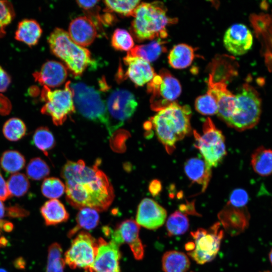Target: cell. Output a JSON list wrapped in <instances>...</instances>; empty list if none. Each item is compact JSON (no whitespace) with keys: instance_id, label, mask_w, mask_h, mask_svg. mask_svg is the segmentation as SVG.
<instances>
[{"instance_id":"obj_32","label":"cell","mask_w":272,"mask_h":272,"mask_svg":"<svg viewBox=\"0 0 272 272\" xmlns=\"http://www.w3.org/2000/svg\"><path fill=\"white\" fill-rule=\"evenodd\" d=\"M189 226L187 217L179 211L171 214L166 222V228L170 236L183 234L188 230Z\"/></svg>"},{"instance_id":"obj_6","label":"cell","mask_w":272,"mask_h":272,"mask_svg":"<svg viewBox=\"0 0 272 272\" xmlns=\"http://www.w3.org/2000/svg\"><path fill=\"white\" fill-rule=\"evenodd\" d=\"M75 108L88 119L104 124L107 128L109 117L106 103L93 87L83 83L70 84Z\"/></svg>"},{"instance_id":"obj_53","label":"cell","mask_w":272,"mask_h":272,"mask_svg":"<svg viewBox=\"0 0 272 272\" xmlns=\"http://www.w3.org/2000/svg\"><path fill=\"white\" fill-rule=\"evenodd\" d=\"M8 243V240L5 237L2 236L0 233V248L7 246Z\"/></svg>"},{"instance_id":"obj_30","label":"cell","mask_w":272,"mask_h":272,"mask_svg":"<svg viewBox=\"0 0 272 272\" xmlns=\"http://www.w3.org/2000/svg\"><path fill=\"white\" fill-rule=\"evenodd\" d=\"M24 156L16 150H7L2 155L0 164L3 169L9 173H16L25 166Z\"/></svg>"},{"instance_id":"obj_25","label":"cell","mask_w":272,"mask_h":272,"mask_svg":"<svg viewBox=\"0 0 272 272\" xmlns=\"http://www.w3.org/2000/svg\"><path fill=\"white\" fill-rule=\"evenodd\" d=\"M194 49L186 44H178L170 50L168 55L169 64L176 69H183L189 66L194 57Z\"/></svg>"},{"instance_id":"obj_5","label":"cell","mask_w":272,"mask_h":272,"mask_svg":"<svg viewBox=\"0 0 272 272\" xmlns=\"http://www.w3.org/2000/svg\"><path fill=\"white\" fill-rule=\"evenodd\" d=\"M235 95L237 110L226 124L238 131L251 129L259 122L261 113V100L259 93L252 86L245 84Z\"/></svg>"},{"instance_id":"obj_21","label":"cell","mask_w":272,"mask_h":272,"mask_svg":"<svg viewBox=\"0 0 272 272\" xmlns=\"http://www.w3.org/2000/svg\"><path fill=\"white\" fill-rule=\"evenodd\" d=\"M201 158L193 157L187 160L184 164L186 176L193 183L202 186L201 190L206 189L212 175V170Z\"/></svg>"},{"instance_id":"obj_23","label":"cell","mask_w":272,"mask_h":272,"mask_svg":"<svg viewBox=\"0 0 272 272\" xmlns=\"http://www.w3.org/2000/svg\"><path fill=\"white\" fill-rule=\"evenodd\" d=\"M42 33V28L37 21L24 19L18 23L15 33V38L32 47L38 43Z\"/></svg>"},{"instance_id":"obj_12","label":"cell","mask_w":272,"mask_h":272,"mask_svg":"<svg viewBox=\"0 0 272 272\" xmlns=\"http://www.w3.org/2000/svg\"><path fill=\"white\" fill-rule=\"evenodd\" d=\"M106 105L109 117L107 129L111 134L132 116L138 102L134 95L129 91L117 89L109 95Z\"/></svg>"},{"instance_id":"obj_1","label":"cell","mask_w":272,"mask_h":272,"mask_svg":"<svg viewBox=\"0 0 272 272\" xmlns=\"http://www.w3.org/2000/svg\"><path fill=\"white\" fill-rule=\"evenodd\" d=\"M99 163L89 167L82 160L69 161L63 167L61 175L65 183L66 199L75 208L102 212L112 203L114 190L107 176L98 169Z\"/></svg>"},{"instance_id":"obj_13","label":"cell","mask_w":272,"mask_h":272,"mask_svg":"<svg viewBox=\"0 0 272 272\" xmlns=\"http://www.w3.org/2000/svg\"><path fill=\"white\" fill-rule=\"evenodd\" d=\"M140 226L131 219L126 220L119 224L111 235L110 241L119 247L127 243L137 260L142 259L144 255V245L139 237Z\"/></svg>"},{"instance_id":"obj_3","label":"cell","mask_w":272,"mask_h":272,"mask_svg":"<svg viewBox=\"0 0 272 272\" xmlns=\"http://www.w3.org/2000/svg\"><path fill=\"white\" fill-rule=\"evenodd\" d=\"M133 17L130 31L138 42L165 38L168 36L167 26L177 21L167 15L166 7L160 2L141 3Z\"/></svg>"},{"instance_id":"obj_2","label":"cell","mask_w":272,"mask_h":272,"mask_svg":"<svg viewBox=\"0 0 272 272\" xmlns=\"http://www.w3.org/2000/svg\"><path fill=\"white\" fill-rule=\"evenodd\" d=\"M191 114L188 105L175 101L151 118L149 122L168 153H172L176 143L190 133Z\"/></svg>"},{"instance_id":"obj_18","label":"cell","mask_w":272,"mask_h":272,"mask_svg":"<svg viewBox=\"0 0 272 272\" xmlns=\"http://www.w3.org/2000/svg\"><path fill=\"white\" fill-rule=\"evenodd\" d=\"M67 75L66 67L61 63L55 60L46 61L40 71L33 74L35 81L48 88L61 85L66 80Z\"/></svg>"},{"instance_id":"obj_44","label":"cell","mask_w":272,"mask_h":272,"mask_svg":"<svg viewBox=\"0 0 272 272\" xmlns=\"http://www.w3.org/2000/svg\"><path fill=\"white\" fill-rule=\"evenodd\" d=\"M11 83L9 74L0 65V92H5Z\"/></svg>"},{"instance_id":"obj_33","label":"cell","mask_w":272,"mask_h":272,"mask_svg":"<svg viewBox=\"0 0 272 272\" xmlns=\"http://www.w3.org/2000/svg\"><path fill=\"white\" fill-rule=\"evenodd\" d=\"M25 123L19 118H11L6 121L3 127L4 137L9 141L16 142L23 138L26 133Z\"/></svg>"},{"instance_id":"obj_31","label":"cell","mask_w":272,"mask_h":272,"mask_svg":"<svg viewBox=\"0 0 272 272\" xmlns=\"http://www.w3.org/2000/svg\"><path fill=\"white\" fill-rule=\"evenodd\" d=\"M32 143L35 146L47 156L48 151L55 146L54 137L48 128L40 126L34 131L32 137Z\"/></svg>"},{"instance_id":"obj_50","label":"cell","mask_w":272,"mask_h":272,"mask_svg":"<svg viewBox=\"0 0 272 272\" xmlns=\"http://www.w3.org/2000/svg\"><path fill=\"white\" fill-rule=\"evenodd\" d=\"M40 92V90L37 86H33L29 89V94L33 97L37 96Z\"/></svg>"},{"instance_id":"obj_11","label":"cell","mask_w":272,"mask_h":272,"mask_svg":"<svg viewBox=\"0 0 272 272\" xmlns=\"http://www.w3.org/2000/svg\"><path fill=\"white\" fill-rule=\"evenodd\" d=\"M98 248V240L88 232L81 231L65 253V262L72 269L82 268L85 272H93L92 266Z\"/></svg>"},{"instance_id":"obj_14","label":"cell","mask_w":272,"mask_h":272,"mask_svg":"<svg viewBox=\"0 0 272 272\" xmlns=\"http://www.w3.org/2000/svg\"><path fill=\"white\" fill-rule=\"evenodd\" d=\"M97 254L92 266L93 272H120L119 247L111 241L98 239Z\"/></svg>"},{"instance_id":"obj_15","label":"cell","mask_w":272,"mask_h":272,"mask_svg":"<svg viewBox=\"0 0 272 272\" xmlns=\"http://www.w3.org/2000/svg\"><path fill=\"white\" fill-rule=\"evenodd\" d=\"M166 210L154 200L145 198L139 205L136 222L149 230H155L162 226L166 219Z\"/></svg>"},{"instance_id":"obj_27","label":"cell","mask_w":272,"mask_h":272,"mask_svg":"<svg viewBox=\"0 0 272 272\" xmlns=\"http://www.w3.org/2000/svg\"><path fill=\"white\" fill-rule=\"evenodd\" d=\"M251 165L254 171L261 176L272 174V150L260 146L251 156Z\"/></svg>"},{"instance_id":"obj_36","label":"cell","mask_w":272,"mask_h":272,"mask_svg":"<svg viewBox=\"0 0 272 272\" xmlns=\"http://www.w3.org/2000/svg\"><path fill=\"white\" fill-rule=\"evenodd\" d=\"M41 190L44 196L51 199H56L64 193L65 191V186L57 178H47L42 183Z\"/></svg>"},{"instance_id":"obj_26","label":"cell","mask_w":272,"mask_h":272,"mask_svg":"<svg viewBox=\"0 0 272 272\" xmlns=\"http://www.w3.org/2000/svg\"><path fill=\"white\" fill-rule=\"evenodd\" d=\"M165 42L161 39L144 45H136L127 53V55L138 57L150 62L156 60L166 51Z\"/></svg>"},{"instance_id":"obj_54","label":"cell","mask_w":272,"mask_h":272,"mask_svg":"<svg viewBox=\"0 0 272 272\" xmlns=\"http://www.w3.org/2000/svg\"><path fill=\"white\" fill-rule=\"evenodd\" d=\"M269 258L271 264H272V249L269 253Z\"/></svg>"},{"instance_id":"obj_28","label":"cell","mask_w":272,"mask_h":272,"mask_svg":"<svg viewBox=\"0 0 272 272\" xmlns=\"http://www.w3.org/2000/svg\"><path fill=\"white\" fill-rule=\"evenodd\" d=\"M162 265L164 272H186L190 267V261L183 252L170 250L163 255Z\"/></svg>"},{"instance_id":"obj_9","label":"cell","mask_w":272,"mask_h":272,"mask_svg":"<svg viewBox=\"0 0 272 272\" xmlns=\"http://www.w3.org/2000/svg\"><path fill=\"white\" fill-rule=\"evenodd\" d=\"M147 92L152 109L159 111L175 102L181 93L178 80L166 69H161L148 83Z\"/></svg>"},{"instance_id":"obj_42","label":"cell","mask_w":272,"mask_h":272,"mask_svg":"<svg viewBox=\"0 0 272 272\" xmlns=\"http://www.w3.org/2000/svg\"><path fill=\"white\" fill-rule=\"evenodd\" d=\"M248 201V195L247 192L241 188L234 190L230 196L228 204L237 208H243Z\"/></svg>"},{"instance_id":"obj_19","label":"cell","mask_w":272,"mask_h":272,"mask_svg":"<svg viewBox=\"0 0 272 272\" xmlns=\"http://www.w3.org/2000/svg\"><path fill=\"white\" fill-rule=\"evenodd\" d=\"M123 61L128 66L126 75L137 86L148 83L156 74L150 63L140 57L127 54Z\"/></svg>"},{"instance_id":"obj_37","label":"cell","mask_w":272,"mask_h":272,"mask_svg":"<svg viewBox=\"0 0 272 272\" xmlns=\"http://www.w3.org/2000/svg\"><path fill=\"white\" fill-rule=\"evenodd\" d=\"M50 168L42 159L35 157L31 159L26 167L27 176L34 180H40L49 175Z\"/></svg>"},{"instance_id":"obj_35","label":"cell","mask_w":272,"mask_h":272,"mask_svg":"<svg viewBox=\"0 0 272 272\" xmlns=\"http://www.w3.org/2000/svg\"><path fill=\"white\" fill-rule=\"evenodd\" d=\"M7 184L11 196L18 197L24 195L30 186L27 176L20 173L12 174L8 179Z\"/></svg>"},{"instance_id":"obj_24","label":"cell","mask_w":272,"mask_h":272,"mask_svg":"<svg viewBox=\"0 0 272 272\" xmlns=\"http://www.w3.org/2000/svg\"><path fill=\"white\" fill-rule=\"evenodd\" d=\"M40 212L47 226L66 222L69 215L64 205L58 199H51L41 207Z\"/></svg>"},{"instance_id":"obj_34","label":"cell","mask_w":272,"mask_h":272,"mask_svg":"<svg viewBox=\"0 0 272 272\" xmlns=\"http://www.w3.org/2000/svg\"><path fill=\"white\" fill-rule=\"evenodd\" d=\"M62 254V248L58 243H53L49 246L46 272H63L65 262Z\"/></svg>"},{"instance_id":"obj_49","label":"cell","mask_w":272,"mask_h":272,"mask_svg":"<svg viewBox=\"0 0 272 272\" xmlns=\"http://www.w3.org/2000/svg\"><path fill=\"white\" fill-rule=\"evenodd\" d=\"M26 262L22 257L16 258L14 261V266L18 269H24L25 267Z\"/></svg>"},{"instance_id":"obj_17","label":"cell","mask_w":272,"mask_h":272,"mask_svg":"<svg viewBox=\"0 0 272 272\" xmlns=\"http://www.w3.org/2000/svg\"><path fill=\"white\" fill-rule=\"evenodd\" d=\"M68 33L76 44L84 47L93 43L97 31L91 19L84 16L77 17L70 23Z\"/></svg>"},{"instance_id":"obj_29","label":"cell","mask_w":272,"mask_h":272,"mask_svg":"<svg viewBox=\"0 0 272 272\" xmlns=\"http://www.w3.org/2000/svg\"><path fill=\"white\" fill-rule=\"evenodd\" d=\"M99 216L98 211L90 208H84L80 210L76 217V225L70 230L67 236H74L81 229L90 230L94 229L98 224Z\"/></svg>"},{"instance_id":"obj_43","label":"cell","mask_w":272,"mask_h":272,"mask_svg":"<svg viewBox=\"0 0 272 272\" xmlns=\"http://www.w3.org/2000/svg\"><path fill=\"white\" fill-rule=\"evenodd\" d=\"M29 212L18 205H15L6 208V216L9 218H20L27 217Z\"/></svg>"},{"instance_id":"obj_40","label":"cell","mask_w":272,"mask_h":272,"mask_svg":"<svg viewBox=\"0 0 272 272\" xmlns=\"http://www.w3.org/2000/svg\"><path fill=\"white\" fill-rule=\"evenodd\" d=\"M111 45L116 50L129 51L133 47L134 42L128 31L118 28L114 31L112 36Z\"/></svg>"},{"instance_id":"obj_16","label":"cell","mask_w":272,"mask_h":272,"mask_svg":"<svg viewBox=\"0 0 272 272\" xmlns=\"http://www.w3.org/2000/svg\"><path fill=\"white\" fill-rule=\"evenodd\" d=\"M223 42L229 52L235 55H241L251 48L253 44V36L245 25L235 24L226 31Z\"/></svg>"},{"instance_id":"obj_52","label":"cell","mask_w":272,"mask_h":272,"mask_svg":"<svg viewBox=\"0 0 272 272\" xmlns=\"http://www.w3.org/2000/svg\"><path fill=\"white\" fill-rule=\"evenodd\" d=\"M6 208L2 200H0V220L6 216Z\"/></svg>"},{"instance_id":"obj_56","label":"cell","mask_w":272,"mask_h":272,"mask_svg":"<svg viewBox=\"0 0 272 272\" xmlns=\"http://www.w3.org/2000/svg\"><path fill=\"white\" fill-rule=\"evenodd\" d=\"M264 272H269V271H264Z\"/></svg>"},{"instance_id":"obj_39","label":"cell","mask_w":272,"mask_h":272,"mask_svg":"<svg viewBox=\"0 0 272 272\" xmlns=\"http://www.w3.org/2000/svg\"><path fill=\"white\" fill-rule=\"evenodd\" d=\"M108 11L115 12L125 16H133L140 1H105Z\"/></svg>"},{"instance_id":"obj_7","label":"cell","mask_w":272,"mask_h":272,"mask_svg":"<svg viewBox=\"0 0 272 272\" xmlns=\"http://www.w3.org/2000/svg\"><path fill=\"white\" fill-rule=\"evenodd\" d=\"M70 84L71 82L68 81L63 89L54 91L43 86L41 92L40 98L45 102L41 112L50 116L56 125L62 124L67 116L75 111L73 93Z\"/></svg>"},{"instance_id":"obj_22","label":"cell","mask_w":272,"mask_h":272,"mask_svg":"<svg viewBox=\"0 0 272 272\" xmlns=\"http://www.w3.org/2000/svg\"><path fill=\"white\" fill-rule=\"evenodd\" d=\"M242 209L232 207L227 203L218 214L224 228L231 235H235L245 227L246 219Z\"/></svg>"},{"instance_id":"obj_41","label":"cell","mask_w":272,"mask_h":272,"mask_svg":"<svg viewBox=\"0 0 272 272\" xmlns=\"http://www.w3.org/2000/svg\"><path fill=\"white\" fill-rule=\"evenodd\" d=\"M15 16L13 6L8 1H0V38L6 33V28L10 24Z\"/></svg>"},{"instance_id":"obj_38","label":"cell","mask_w":272,"mask_h":272,"mask_svg":"<svg viewBox=\"0 0 272 272\" xmlns=\"http://www.w3.org/2000/svg\"><path fill=\"white\" fill-rule=\"evenodd\" d=\"M196 110L205 115H212L217 114L218 107L215 97L210 93L198 97L195 101Z\"/></svg>"},{"instance_id":"obj_20","label":"cell","mask_w":272,"mask_h":272,"mask_svg":"<svg viewBox=\"0 0 272 272\" xmlns=\"http://www.w3.org/2000/svg\"><path fill=\"white\" fill-rule=\"evenodd\" d=\"M216 99L218 107L219 117L227 123L235 114L237 101L236 95L227 87L215 88L208 91Z\"/></svg>"},{"instance_id":"obj_10","label":"cell","mask_w":272,"mask_h":272,"mask_svg":"<svg viewBox=\"0 0 272 272\" xmlns=\"http://www.w3.org/2000/svg\"><path fill=\"white\" fill-rule=\"evenodd\" d=\"M223 234L219 222L216 223L208 229L199 228L191 232L194 239L193 248L188 254L200 264L213 260L219 250Z\"/></svg>"},{"instance_id":"obj_46","label":"cell","mask_w":272,"mask_h":272,"mask_svg":"<svg viewBox=\"0 0 272 272\" xmlns=\"http://www.w3.org/2000/svg\"><path fill=\"white\" fill-rule=\"evenodd\" d=\"M11 196L7 187V182L0 172V200L5 201Z\"/></svg>"},{"instance_id":"obj_45","label":"cell","mask_w":272,"mask_h":272,"mask_svg":"<svg viewBox=\"0 0 272 272\" xmlns=\"http://www.w3.org/2000/svg\"><path fill=\"white\" fill-rule=\"evenodd\" d=\"M12 105L10 100L3 94L0 93V115H7L12 110Z\"/></svg>"},{"instance_id":"obj_4","label":"cell","mask_w":272,"mask_h":272,"mask_svg":"<svg viewBox=\"0 0 272 272\" xmlns=\"http://www.w3.org/2000/svg\"><path fill=\"white\" fill-rule=\"evenodd\" d=\"M47 40L51 52L65 62L75 76H80L92 62L89 50L76 44L61 28L54 29Z\"/></svg>"},{"instance_id":"obj_48","label":"cell","mask_w":272,"mask_h":272,"mask_svg":"<svg viewBox=\"0 0 272 272\" xmlns=\"http://www.w3.org/2000/svg\"><path fill=\"white\" fill-rule=\"evenodd\" d=\"M161 190V182L157 180H154L152 181L149 185V190L153 195H157Z\"/></svg>"},{"instance_id":"obj_51","label":"cell","mask_w":272,"mask_h":272,"mask_svg":"<svg viewBox=\"0 0 272 272\" xmlns=\"http://www.w3.org/2000/svg\"><path fill=\"white\" fill-rule=\"evenodd\" d=\"M14 228L13 224L8 221L5 223L3 229L7 232H11L13 230Z\"/></svg>"},{"instance_id":"obj_55","label":"cell","mask_w":272,"mask_h":272,"mask_svg":"<svg viewBox=\"0 0 272 272\" xmlns=\"http://www.w3.org/2000/svg\"><path fill=\"white\" fill-rule=\"evenodd\" d=\"M0 272H8L6 269L0 268Z\"/></svg>"},{"instance_id":"obj_8","label":"cell","mask_w":272,"mask_h":272,"mask_svg":"<svg viewBox=\"0 0 272 272\" xmlns=\"http://www.w3.org/2000/svg\"><path fill=\"white\" fill-rule=\"evenodd\" d=\"M202 130L201 135L194 131L195 146L210 167H217L227 154L224 136L209 117L203 124Z\"/></svg>"},{"instance_id":"obj_47","label":"cell","mask_w":272,"mask_h":272,"mask_svg":"<svg viewBox=\"0 0 272 272\" xmlns=\"http://www.w3.org/2000/svg\"><path fill=\"white\" fill-rule=\"evenodd\" d=\"M99 1H77L78 5L85 10L88 11L94 7Z\"/></svg>"}]
</instances>
